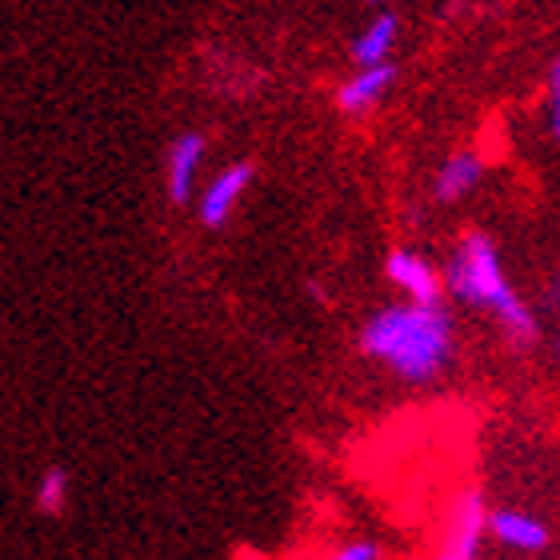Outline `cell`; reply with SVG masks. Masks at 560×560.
<instances>
[{
  "mask_svg": "<svg viewBox=\"0 0 560 560\" xmlns=\"http://www.w3.org/2000/svg\"><path fill=\"white\" fill-rule=\"evenodd\" d=\"M489 533L504 549L516 552H545L552 545V528L545 521H537L533 513H513V509L489 513Z\"/></svg>",
  "mask_w": 560,
  "mask_h": 560,
  "instance_id": "7",
  "label": "cell"
},
{
  "mask_svg": "<svg viewBox=\"0 0 560 560\" xmlns=\"http://www.w3.org/2000/svg\"><path fill=\"white\" fill-rule=\"evenodd\" d=\"M248 185H253V164L248 161L224 168V173L205 188V197H200V221L209 224V229H221V224L233 217L236 200L245 197Z\"/></svg>",
  "mask_w": 560,
  "mask_h": 560,
  "instance_id": "8",
  "label": "cell"
},
{
  "mask_svg": "<svg viewBox=\"0 0 560 560\" xmlns=\"http://www.w3.org/2000/svg\"><path fill=\"white\" fill-rule=\"evenodd\" d=\"M332 557L337 560H381L385 557V549H381L376 540H345V545L332 549Z\"/></svg>",
  "mask_w": 560,
  "mask_h": 560,
  "instance_id": "12",
  "label": "cell"
},
{
  "mask_svg": "<svg viewBox=\"0 0 560 560\" xmlns=\"http://www.w3.org/2000/svg\"><path fill=\"white\" fill-rule=\"evenodd\" d=\"M400 36V21L393 12H381L361 36H357V45H352V65L364 69V65H381V60L393 57V45H397Z\"/></svg>",
  "mask_w": 560,
  "mask_h": 560,
  "instance_id": "10",
  "label": "cell"
},
{
  "mask_svg": "<svg viewBox=\"0 0 560 560\" xmlns=\"http://www.w3.org/2000/svg\"><path fill=\"white\" fill-rule=\"evenodd\" d=\"M397 81V65L393 60H381V65H364L349 77V81L337 89V108L345 117H364L381 105V96L393 89Z\"/></svg>",
  "mask_w": 560,
  "mask_h": 560,
  "instance_id": "4",
  "label": "cell"
},
{
  "mask_svg": "<svg viewBox=\"0 0 560 560\" xmlns=\"http://www.w3.org/2000/svg\"><path fill=\"white\" fill-rule=\"evenodd\" d=\"M485 176V156L477 152H456L444 161V168L436 173V200H460L465 192L480 185Z\"/></svg>",
  "mask_w": 560,
  "mask_h": 560,
  "instance_id": "9",
  "label": "cell"
},
{
  "mask_svg": "<svg viewBox=\"0 0 560 560\" xmlns=\"http://www.w3.org/2000/svg\"><path fill=\"white\" fill-rule=\"evenodd\" d=\"M485 533H489V509H485V492L468 489L456 497L453 513H448V525H444L441 540V557L444 560H472L485 545Z\"/></svg>",
  "mask_w": 560,
  "mask_h": 560,
  "instance_id": "3",
  "label": "cell"
},
{
  "mask_svg": "<svg viewBox=\"0 0 560 560\" xmlns=\"http://www.w3.org/2000/svg\"><path fill=\"white\" fill-rule=\"evenodd\" d=\"M65 509H69V472L52 465L36 480V513L57 521V516H65Z\"/></svg>",
  "mask_w": 560,
  "mask_h": 560,
  "instance_id": "11",
  "label": "cell"
},
{
  "mask_svg": "<svg viewBox=\"0 0 560 560\" xmlns=\"http://www.w3.org/2000/svg\"><path fill=\"white\" fill-rule=\"evenodd\" d=\"M385 277L393 280L400 292H409L412 301H420V304H436L444 296L436 265H429V260L420 257V253H412V248H397V253H388Z\"/></svg>",
  "mask_w": 560,
  "mask_h": 560,
  "instance_id": "5",
  "label": "cell"
},
{
  "mask_svg": "<svg viewBox=\"0 0 560 560\" xmlns=\"http://www.w3.org/2000/svg\"><path fill=\"white\" fill-rule=\"evenodd\" d=\"M441 289L460 304H472V308H489L497 320H501L504 337L516 349H533L540 340L537 313L528 308L516 289L509 284L501 269V253L492 245L489 233L480 229H468L453 248V260L441 277Z\"/></svg>",
  "mask_w": 560,
  "mask_h": 560,
  "instance_id": "2",
  "label": "cell"
},
{
  "mask_svg": "<svg viewBox=\"0 0 560 560\" xmlns=\"http://www.w3.org/2000/svg\"><path fill=\"white\" fill-rule=\"evenodd\" d=\"M373 4H385V0H373Z\"/></svg>",
  "mask_w": 560,
  "mask_h": 560,
  "instance_id": "13",
  "label": "cell"
},
{
  "mask_svg": "<svg viewBox=\"0 0 560 560\" xmlns=\"http://www.w3.org/2000/svg\"><path fill=\"white\" fill-rule=\"evenodd\" d=\"M205 164V137L200 132H180L168 149V173H164V185H168V200L173 205H188L192 192H197V173Z\"/></svg>",
  "mask_w": 560,
  "mask_h": 560,
  "instance_id": "6",
  "label": "cell"
},
{
  "mask_svg": "<svg viewBox=\"0 0 560 560\" xmlns=\"http://www.w3.org/2000/svg\"><path fill=\"white\" fill-rule=\"evenodd\" d=\"M361 349L388 373H397L409 385H424L453 361L456 337L453 316L441 301L436 304H393L361 328Z\"/></svg>",
  "mask_w": 560,
  "mask_h": 560,
  "instance_id": "1",
  "label": "cell"
}]
</instances>
